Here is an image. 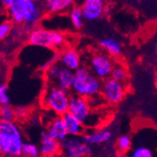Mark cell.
Here are the masks:
<instances>
[{"label":"cell","instance_id":"cell-20","mask_svg":"<svg viewBox=\"0 0 157 157\" xmlns=\"http://www.w3.org/2000/svg\"><path fill=\"white\" fill-rule=\"evenodd\" d=\"M136 145L129 151L128 157H154L151 149L144 144L136 142Z\"/></svg>","mask_w":157,"mask_h":157},{"label":"cell","instance_id":"cell-23","mask_svg":"<svg viewBox=\"0 0 157 157\" xmlns=\"http://www.w3.org/2000/svg\"><path fill=\"white\" fill-rule=\"evenodd\" d=\"M132 146H133V140L129 136H127V135L121 136L117 140L118 150L122 153H125V152H128L129 151H131Z\"/></svg>","mask_w":157,"mask_h":157},{"label":"cell","instance_id":"cell-15","mask_svg":"<svg viewBox=\"0 0 157 157\" xmlns=\"http://www.w3.org/2000/svg\"><path fill=\"white\" fill-rule=\"evenodd\" d=\"M61 119L64 122L69 136L81 137L86 133L85 125L72 113L67 112L63 116H61Z\"/></svg>","mask_w":157,"mask_h":157},{"label":"cell","instance_id":"cell-5","mask_svg":"<svg viewBox=\"0 0 157 157\" xmlns=\"http://www.w3.org/2000/svg\"><path fill=\"white\" fill-rule=\"evenodd\" d=\"M71 97L68 91L63 90L55 85L48 84L41 96V105L56 116L61 117L69 112Z\"/></svg>","mask_w":157,"mask_h":157},{"label":"cell","instance_id":"cell-30","mask_svg":"<svg viewBox=\"0 0 157 157\" xmlns=\"http://www.w3.org/2000/svg\"><path fill=\"white\" fill-rule=\"evenodd\" d=\"M154 48H155V52H156V54H157V40H156V41H155V46H154Z\"/></svg>","mask_w":157,"mask_h":157},{"label":"cell","instance_id":"cell-4","mask_svg":"<svg viewBox=\"0 0 157 157\" xmlns=\"http://www.w3.org/2000/svg\"><path fill=\"white\" fill-rule=\"evenodd\" d=\"M75 73V78L73 91L75 95L90 99L101 93L103 82L97 78L90 69L81 66Z\"/></svg>","mask_w":157,"mask_h":157},{"label":"cell","instance_id":"cell-21","mask_svg":"<svg viewBox=\"0 0 157 157\" xmlns=\"http://www.w3.org/2000/svg\"><path fill=\"white\" fill-rule=\"evenodd\" d=\"M111 78L115 79L119 82L125 83L128 79V71L126 67L122 64H115L111 74Z\"/></svg>","mask_w":157,"mask_h":157},{"label":"cell","instance_id":"cell-27","mask_svg":"<svg viewBox=\"0 0 157 157\" xmlns=\"http://www.w3.org/2000/svg\"><path fill=\"white\" fill-rule=\"evenodd\" d=\"M15 109H16V115H17V118H19V117H24L25 115H26V114H27V111H26L25 107H24V106H18V107L15 108Z\"/></svg>","mask_w":157,"mask_h":157},{"label":"cell","instance_id":"cell-16","mask_svg":"<svg viewBox=\"0 0 157 157\" xmlns=\"http://www.w3.org/2000/svg\"><path fill=\"white\" fill-rule=\"evenodd\" d=\"M75 6V0H44V10L48 14H63Z\"/></svg>","mask_w":157,"mask_h":157},{"label":"cell","instance_id":"cell-13","mask_svg":"<svg viewBox=\"0 0 157 157\" xmlns=\"http://www.w3.org/2000/svg\"><path fill=\"white\" fill-rule=\"evenodd\" d=\"M45 132L47 133L50 138L59 141L60 143L69 137L64 122L61 117H59V116H56L54 119H52L49 121Z\"/></svg>","mask_w":157,"mask_h":157},{"label":"cell","instance_id":"cell-9","mask_svg":"<svg viewBox=\"0 0 157 157\" xmlns=\"http://www.w3.org/2000/svg\"><path fill=\"white\" fill-rule=\"evenodd\" d=\"M101 94L109 105H118L126 95V87L123 83L110 77L103 82Z\"/></svg>","mask_w":157,"mask_h":157},{"label":"cell","instance_id":"cell-31","mask_svg":"<svg viewBox=\"0 0 157 157\" xmlns=\"http://www.w3.org/2000/svg\"><path fill=\"white\" fill-rule=\"evenodd\" d=\"M100 157H107V156H105V155H103V156H100Z\"/></svg>","mask_w":157,"mask_h":157},{"label":"cell","instance_id":"cell-8","mask_svg":"<svg viewBox=\"0 0 157 157\" xmlns=\"http://www.w3.org/2000/svg\"><path fill=\"white\" fill-rule=\"evenodd\" d=\"M92 151L91 146L78 136H69L61 142V153L64 157H88Z\"/></svg>","mask_w":157,"mask_h":157},{"label":"cell","instance_id":"cell-10","mask_svg":"<svg viewBox=\"0 0 157 157\" xmlns=\"http://www.w3.org/2000/svg\"><path fill=\"white\" fill-rule=\"evenodd\" d=\"M87 21H94L102 17L106 10L105 0H83L80 5Z\"/></svg>","mask_w":157,"mask_h":157},{"label":"cell","instance_id":"cell-12","mask_svg":"<svg viewBox=\"0 0 157 157\" xmlns=\"http://www.w3.org/2000/svg\"><path fill=\"white\" fill-rule=\"evenodd\" d=\"M40 153L44 157H54L61 153V143L50 138L46 132L40 134Z\"/></svg>","mask_w":157,"mask_h":157},{"label":"cell","instance_id":"cell-11","mask_svg":"<svg viewBox=\"0 0 157 157\" xmlns=\"http://www.w3.org/2000/svg\"><path fill=\"white\" fill-rule=\"evenodd\" d=\"M59 63L73 72L81 67V58L78 51L73 47H65L59 52Z\"/></svg>","mask_w":157,"mask_h":157},{"label":"cell","instance_id":"cell-14","mask_svg":"<svg viewBox=\"0 0 157 157\" xmlns=\"http://www.w3.org/2000/svg\"><path fill=\"white\" fill-rule=\"evenodd\" d=\"M112 137L113 132L108 128H103V129L95 130L93 132H86L81 136L85 143L90 146L106 143V142L111 140Z\"/></svg>","mask_w":157,"mask_h":157},{"label":"cell","instance_id":"cell-29","mask_svg":"<svg viewBox=\"0 0 157 157\" xmlns=\"http://www.w3.org/2000/svg\"><path fill=\"white\" fill-rule=\"evenodd\" d=\"M155 86L157 88V72H156V75H155Z\"/></svg>","mask_w":157,"mask_h":157},{"label":"cell","instance_id":"cell-7","mask_svg":"<svg viewBox=\"0 0 157 157\" xmlns=\"http://www.w3.org/2000/svg\"><path fill=\"white\" fill-rule=\"evenodd\" d=\"M115 66L111 56L105 53H95L91 56L90 70L100 80H106L111 77L112 71Z\"/></svg>","mask_w":157,"mask_h":157},{"label":"cell","instance_id":"cell-22","mask_svg":"<svg viewBox=\"0 0 157 157\" xmlns=\"http://www.w3.org/2000/svg\"><path fill=\"white\" fill-rule=\"evenodd\" d=\"M0 117H1L2 121H10V122L15 121L17 118L16 109L10 105H1V108H0Z\"/></svg>","mask_w":157,"mask_h":157},{"label":"cell","instance_id":"cell-2","mask_svg":"<svg viewBox=\"0 0 157 157\" xmlns=\"http://www.w3.org/2000/svg\"><path fill=\"white\" fill-rule=\"evenodd\" d=\"M24 139L15 121L0 122V154L1 157H22Z\"/></svg>","mask_w":157,"mask_h":157},{"label":"cell","instance_id":"cell-18","mask_svg":"<svg viewBox=\"0 0 157 157\" xmlns=\"http://www.w3.org/2000/svg\"><path fill=\"white\" fill-rule=\"evenodd\" d=\"M100 46H101L105 53L109 56H113V58H117L121 54L122 46L121 44L114 38H105L101 41H100Z\"/></svg>","mask_w":157,"mask_h":157},{"label":"cell","instance_id":"cell-1","mask_svg":"<svg viewBox=\"0 0 157 157\" xmlns=\"http://www.w3.org/2000/svg\"><path fill=\"white\" fill-rule=\"evenodd\" d=\"M8 19L14 25H23L25 32L29 33L42 20L44 10L36 0H13L6 10Z\"/></svg>","mask_w":157,"mask_h":157},{"label":"cell","instance_id":"cell-17","mask_svg":"<svg viewBox=\"0 0 157 157\" xmlns=\"http://www.w3.org/2000/svg\"><path fill=\"white\" fill-rule=\"evenodd\" d=\"M75 78V73L62 66L59 75L54 85L59 87V89L69 92L71 90H73Z\"/></svg>","mask_w":157,"mask_h":157},{"label":"cell","instance_id":"cell-19","mask_svg":"<svg viewBox=\"0 0 157 157\" xmlns=\"http://www.w3.org/2000/svg\"><path fill=\"white\" fill-rule=\"evenodd\" d=\"M68 16L71 22V25H72L73 28L76 30H79L83 27L84 25V22H85V16L84 13L82 11L81 6L79 5H75V7H73L68 12Z\"/></svg>","mask_w":157,"mask_h":157},{"label":"cell","instance_id":"cell-6","mask_svg":"<svg viewBox=\"0 0 157 157\" xmlns=\"http://www.w3.org/2000/svg\"><path fill=\"white\" fill-rule=\"evenodd\" d=\"M69 112L75 116L85 127H95L100 123V119L94 113L90 99L78 95H72L70 102Z\"/></svg>","mask_w":157,"mask_h":157},{"label":"cell","instance_id":"cell-25","mask_svg":"<svg viewBox=\"0 0 157 157\" xmlns=\"http://www.w3.org/2000/svg\"><path fill=\"white\" fill-rule=\"evenodd\" d=\"M13 26L14 24L10 20L7 19L2 21L1 25H0V40H4L5 39L8 38L13 29Z\"/></svg>","mask_w":157,"mask_h":157},{"label":"cell","instance_id":"cell-28","mask_svg":"<svg viewBox=\"0 0 157 157\" xmlns=\"http://www.w3.org/2000/svg\"><path fill=\"white\" fill-rule=\"evenodd\" d=\"M0 2H1V5L5 10H8L12 4L13 0H0Z\"/></svg>","mask_w":157,"mask_h":157},{"label":"cell","instance_id":"cell-24","mask_svg":"<svg viewBox=\"0 0 157 157\" xmlns=\"http://www.w3.org/2000/svg\"><path fill=\"white\" fill-rule=\"evenodd\" d=\"M40 148L30 142H25L22 150V157H39Z\"/></svg>","mask_w":157,"mask_h":157},{"label":"cell","instance_id":"cell-26","mask_svg":"<svg viewBox=\"0 0 157 157\" xmlns=\"http://www.w3.org/2000/svg\"><path fill=\"white\" fill-rule=\"evenodd\" d=\"M0 104L1 105H9L10 104V97L9 95L7 84H1L0 86Z\"/></svg>","mask_w":157,"mask_h":157},{"label":"cell","instance_id":"cell-3","mask_svg":"<svg viewBox=\"0 0 157 157\" xmlns=\"http://www.w3.org/2000/svg\"><path fill=\"white\" fill-rule=\"evenodd\" d=\"M27 44L35 47L59 52L66 47L67 35L61 31L36 26L27 34Z\"/></svg>","mask_w":157,"mask_h":157}]
</instances>
